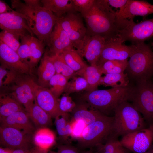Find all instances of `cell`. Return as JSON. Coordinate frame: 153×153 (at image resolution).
Masks as SVG:
<instances>
[{
	"instance_id": "obj_1",
	"label": "cell",
	"mask_w": 153,
	"mask_h": 153,
	"mask_svg": "<svg viewBox=\"0 0 153 153\" xmlns=\"http://www.w3.org/2000/svg\"><path fill=\"white\" fill-rule=\"evenodd\" d=\"M11 0L12 9L26 20L34 35L46 44L56 23L57 18L44 7L41 1Z\"/></svg>"
},
{
	"instance_id": "obj_2",
	"label": "cell",
	"mask_w": 153,
	"mask_h": 153,
	"mask_svg": "<svg viewBox=\"0 0 153 153\" xmlns=\"http://www.w3.org/2000/svg\"><path fill=\"white\" fill-rule=\"evenodd\" d=\"M81 16L86 23V34L107 39L118 37L122 21L105 0H95L89 10Z\"/></svg>"
},
{
	"instance_id": "obj_3",
	"label": "cell",
	"mask_w": 153,
	"mask_h": 153,
	"mask_svg": "<svg viewBox=\"0 0 153 153\" xmlns=\"http://www.w3.org/2000/svg\"><path fill=\"white\" fill-rule=\"evenodd\" d=\"M133 50L125 71L130 82L151 80L153 76V51L145 42L132 44Z\"/></svg>"
},
{
	"instance_id": "obj_4",
	"label": "cell",
	"mask_w": 153,
	"mask_h": 153,
	"mask_svg": "<svg viewBox=\"0 0 153 153\" xmlns=\"http://www.w3.org/2000/svg\"><path fill=\"white\" fill-rule=\"evenodd\" d=\"M133 86L130 83L126 87L87 92L82 98L88 106L101 112L114 110L121 102L129 101Z\"/></svg>"
},
{
	"instance_id": "obj_5",
	"label": "cell",
	"mask_w": 153,
	"mask_h": 153,
	"mask_svg": "<svg viewBox=\"0 0 153 153\" xmlns=\"http://www.w3.org/2000/svg\"><path fill=\"white\" fill-rule=\"evenodd\" d=\"M113 131L122 137L146 128L144 119L128 101H124L114 110Z\"/></svg>"
},
{
	"instance_id": "obj_6",
	"label": "cell",
	"mask_w": 153,
	"mask_h": 153,
	"mask_svg": "<svg viewBox=\"0 0 153 153\" xmlns=\"http://www.w3.org/2000/svg\"><path fill=\"white\" fill-rule=\"evenodd\" d=\"M114 117L106 115L87 125L81 137L78 145L80 148H90L99 145L113 131Z\"/></svg>"
},
{
	"instance_id": "obj_7",
	"label": "cell",
	"mask_w": 153,
	"mask_h": 153,
	"mask_svg": "<svg viewBox=\"0 0 153 153\" xmlns=\"http://www.w3.org/2000/svg\"><path fill=\"white\" fill-rule=\"evenodd\" d=\"M129 101L149 124L153 123V84L151 80L133 84Z\"/></svg>"
},
{
	"instance_id": "obj_8",
	"label": "cell",
	"mask_w": 153,
	"mask_h": 153,
	"mask_svg": "<svg viewBox=\"0 0 153 153\" xmlns=\"http://www.w3.org/2000/svg\"><path fill=\"white\" fill-rule=\"evenodd\" d=\"M106 39L99 35L86 34L81 40L73 45L82 58H84L90 65L96 66L105 44Z\"/></svg>"
},
{
	"instance_id": "obj_9",
	"label": "cell",
	"mask_w": 153,
	"mask_h": 153,
	"mask_svg": "<svg viewBox=\"0 0 153 153\" xmlns=\"http://www.w3.org/2000/svg\"><path fill=\"white\" fill-rule=\"evenodd\" d=\"M122 145L135 153H144L151 147L153 142V123L145 128L122 137Z\"/></svg>"
},
{
	"instance_id": "obj_10",
	"label": "cell",
	"mask_w": 153,
	"mask_h": 153,
	"mask_svg": "<svg viewBox=\"0 0 153 153\" xmlns=\"http://www.w3.org/2000/svg\"><path fill=\"white\" fill-rule=\"evenodd\" d=\"M153 36V18L135 23L132 20L129 24L121 30L118 37L124 43L126 41L132 44L144 42Z\"/></svg>"
},
{
	"instance_id": "obj_11",
	"label": "cell",
	"mask_w": 153,
	"mask_h": 153,
	"mask_svg": "<svg viewBox=\"0 0 153 153\" xmlns=\"http://www.w3.org/2000/svg\"><path fill=\"white\" fill-rule=\"evenodd\" d=\"M27 74H19L14 82L9 94L26 109L35 102L34 86L36 83Z\"/></svg>"
},
{
	"instance_id": "obj_12",
	"label": "cell",
	"mask_w": 153,
	"mask_h": 153,
	"mask_svg": "<svg viewBox=\"0 0 153 153\" xmlns=\"http://www.w3.org/2000/svg\"><path fill=\"white\" fill-rule=\"evenodd\" d=\"M123 43L118 37L107 39L96 66L108 61L128 60L132 53L133 46Z\"/></svg>"
},
{
	"instance_id": "obj_13",
	"label": "cell",
	"mask_w": 153,
	"mask_h": 153,
	"mask_svg": "<svg viewBox=\"0 0 153 153\" xmlns=\"http://www.w3.org/2000/svg\"><path fill=\"white\" fill-rule=\"evenodd\" d=\"M31 135L9 127H0V143L5 147L12 149H29Z\"/></svg>"
},
{
	"instance_id": "obj_14",
	"label": "cell",
	"mask_w": 153,
	"mask_h": 153,
	"mask_svg": "<svg viewBox=\"0 0 153 153\" xmlns=\"http://www.w3.org/2000/svg\"><path fill=\"white\" fill-rule=\"evenodd\" d=\"M57 22L66 33L73 45L82 40L87 33L82 18L76 12L68 13L57 18Z\"/></svg>"
},
{
	"instance_id": "obj_15",
	"label": "cell",
	"mask_w": 153,
	"mask_h": 153,
	"mask_svg": "<svg viewBox=\"0 0 153 153\" xmlns=\"http://www.w3.org/2000/svg\"><path fill=\"white\" fill-rule=\"evenodd\" d=\"M35 102L46 112L52 118H55L62 114L59 106V101L49 89L35 83L34 86Z\"/></svg>"
},
{
	"instance_id": "obj_16",
	"label": "cell",
	"mask_w": 153,
	"mask_h": 153,
	"mask_svg": "<svg viewBox=\"0 0 153 153\" xmlns=\"http://www.w3.org/2000/svg\"><path fill=\"white\" fill-rule=\"evenodd\" d=\"M0 59L1 65L19 74L28 75L31 71L29 65L22 60L17 52L1 41Z\"/></svg>"
},
{
	"instance_id": "obj_17",
	"label": "cell",
	"mask_w": 153,
	"mask_h": 153,
	"mask_svg": "<svg viewBox=\"0 0 153 153\" xmlns=\"http://www.w3.org/2000/svg\"><path fill=\"white\" fill-rule=\"evenodd\" d=\"M0 27L2 30L15 32L21 37L27 35V32L31 36L34 35L25 19L15 10L11 13L0 14Z\"/></svg>"
},
{
	"instance_id": "obj_18",
	"label": "cell",
	"mask_w": 153,
	"mask_h": 153,
	"mask_svg": "<svg viewBox=\"0 0 153 153\" xmlns=\"http://www.w3.org/2000/svg\"><path fill=\"white\" fill-rule=\"evenodd\" d=\"M116 12L119 18L131 20L135 16H145L153 14V5L144 1L128 0L124 6Z\"/></svg>"
},
{
	"instance_id": "obj_19",
	"label": "cell",
	"mask_w": 153,
	"mask_h": 153,
	"mask_svg": "<svg viewBox=\"0 0 153 153\" xmlns=\"http://www.w3.org/2000/svg\"><path fill=\"white\" fill-rule=\"evenodd\" d=\"M51 55H58L67 49L73 47L72 43L66 33L57 22L46 42Z\"/></svg>"
},
{
	"instance_id": "obj_20",
	"label": "cell",
	"mask_w": 153,
	"mask_h": 153,
	"mask_svg": "<svg viewBox=\"0 0 153 153\" xmlns=\"http://www.w3.org/2000/svg\"><path fill=\"white\" fill-rule=\"evenodd\" d=\"M25 110L17 112L0 120L1 126L13 128L31 135L35 128Z\"/></svg>"
},
{
	"instance_id": "obj_21",
	"label": "cell",
	"mask_w": 153,
	"mask_h": 153,
	"mask_svg": "<svg viewBox=\"0 0 153 153\" xmlns=\"http://www.w3.org/2000/svg\"><path fill=\"white\" fill-rule=\"evenodd\" d=\"M56 74L51 56L46 51L37 69L38 85L48 88L50 80Z\"/></svg>"
},
{
	"instance_id": "obj_22",
	"label": "cell",
	"mask_w": 153,
	"mask_h": 153,
	"mask_svg": "<svg viewBox=\"0 0 153 153\" xmlns=\"http://www.w3.org/2000/svg\"><path fill=\"white\" fill-rule=\"evenodd\" d=\"M88 107L85 103L76 105L72 112L71 120L82 121L87 125L105 115L97 110L91 108L88 109Z\"/></svg>"
},
{
	"instance_id": "obj_23",
	"label": "cell",
	"mask_w": 153,
	"mask_h": 153,
	"mask_svg": "<svg viewBox=\"0 0 153 153\" xmlns=\"http://www.w3.org/2000/svg\"><path fill=\"white\" fill-rule=\"evenodd\" d=\"M41 2L44 7L58 18L69 12H76L72 0H42Z\"/></svg>"
},
{
	"instance_id": "obj_24",
	"label": "cell",
	"mask_w": 153,
	"mask_h": 153,
	"mask_svg": "<svg viewBox=\"0 0 153 153\" xmlns=\"http://www.w3.org/2000/svg\"><path fill=\"white\" fill-rule=\"evenodd\" d=\"M25 110L37 129L51 124L52 117L35 102Z\"/></svg>"
},
{
	"instance_id": "obj_25",
	"label": "cell",
	"mask_w": 153,
	"mask_h": 153,
	"mask_svg": "<svg viewBox=\"0 0 153 153\" xmlns=\"http://www.w3.org/2000/svg\"><path fill=\"white\" fill-rule=\"evenodd\" d=\"M102 74L97 66L88 65L76 72L75 75L82 77L85 79L88 84L86 91L90 92L97 89Z\"/></svg>"
},
{
	"instance_id": "obj_26",
	"label": "cell",
	"mask_w": 153,
	"mask_h": 153,
	"mask_svg": "<svg viewBox=\"0 0 153 153\" xmlns=\"http://www.w3.org/2000/svg\"><path fill=\"white\" fill-rule=\"evenodd\" d=\"M26 110L23 106L9 94L1 93L0 119L6 117L20 111Z\"/></svg>"
},
{
	"instance_id": "obj_27",
	"label": "cell",
	"mask_w": 153,
	"mask_h": 153,
	"mask_svg": "<svg viewBox=\"0 0 153 153\" xmlns=\"http://www.w3.org/2000/svg\"><path fill=\"white\" fill-rule=\"evenodd\" d=\"M55 138L54 132L46 127L37 129L35 132L33 140L38 148L46 151L54 144Z\"/></svg>"
},
{
	"instance_id": "obj_28",
	"label": "cell",
	"mask_w": 153,
	"mask_h": 153,
	"mask_svg": "<svg viewBox=\"0 0 153 153\" xmlns=\"http://www.w3.org/2000/svg\"><path fill=\"white\" fill-rule=\"evenodd\" d=\"M130 84V80L128 75L123 73L105 74L104 76L101 77L99 86L118 88L127 86Z\"/></svg>"
},
{
	"instance_id": "obj_29",
	"label": "cell",
	"mask_w": 153,
	"mask_h": 153,
	"mask_svg": "<svg viewBox=\"0 0 153 153\" xmlns=\"http://www.w3.org/2000/svg\"><path fill=\"white\" fill-rule=\"evenodd\" d=\"M60 55L67 64L75 72L88 65L73 47L65 50Z\"/></svg>"
},
{
	"instance_id": "obj_30",
	"label": "cell",
	"mask_w": 153,
	"mask_h": 153,
	"mask_svg": "<svg viewBox=\"0 0 153 153\" xmlns=\"http://www.w3.org/2000/svg\"><path fill=\"white\" fill-rule=\"evenodd\" d=\"M45 44L37 38L30 35L29 45L31 50V57L29 65L30 69L38 62L44 52Z\"/></svg>"
},
{
	"instance_id": "obj_31",
	"label": "cell",
	"mask_w": 153,
	"mask_h": 153,
	"mask_svg": "<svg viewBox=\"0 0 153 153\" xmlns=\"http://www.w3.org/2000/svg\"><path fill=\"white\" fill-rule=\"evenodd\" d=\"M128 64V60H110L97 65L102 74H118L124 73Z\"/></svg>"
},
{
	"instance_id": "obj_32",
	"label": "cell",
	"mask_w": 153,
	"mask_h": 153,
	"mask_svg": "<svg viewBox=\"0 0 153 153\" xmlns=\"http://www.w3.org/2000/svg\"><path fill=\"white\" fill-rule=\"evenodd\" d=\"M55 118L56 127L59 135L65 139L71 136L72 128L68 113H63L60 114Z\"/></svg>"
},
{
	"instance_id": "obj_33",
	"label": "cell",
	"mask_w": 153,
	"mask_h": 153,
	"mask_svg": "<svg viewBox=\"0 0 153 153\" xmlns=\"http://www.w3.org/2000/svg\"><path fill=\"white\" fill-rule=\"evenodd\" d=\"M68 82V80L65 77L61 75L56 74L50 80L48 88L58 99L64 92Z\"/></svg>"
},
{
	"instance_id": "obj_34",
	"label": "cell",
	"mask_w": 153,
	"mask_h": 153,
	"mask_svg": "<svg viewBox=\"0 0 153 153\" xmlns=\"http://www.w3.org/2000/svg\"><path fill=\"white\" fill-rule=\"evenodd\" d=\"M50 56L56 74L62 75L68 80L75 75V72L67 64L60 54Z\"/></svg>"
},
{
	"instance_id": "obj_35",
	"label": "cell",
	"mask_w": 153,
	"mask_h": 153,
	"mask_svg": "<svg viewBox=\"0 0 153 153\" xmlns=\"http://www.w3.org/2000/svg\"><path fill=\"white\" fill-rule=\"evenodd\" d=\"M21 37L15 32L3 30L0 33V41L17 52L20 45L19 39Z\"/></svg>"
},
{
	"instance_id": "obj_36",
	"label": "cell",
	"mask_w": 153,
	"mask_h": 153,
	"mask_svg": "<svg viewBox=\"0 0 153 153\" xmlns=\"http://www.w3.org/2000/svg\"><path fill=\"white\" fill-rule=\"evenodd\" d=\"M68 82L64 92L65 94H69L76 92H78L84 90H87L88 88V83L83 77L74 75Z\"/></svg>"
},
{
	"instance_id": "obj_37",
	"label": "cell",
	"mask_w": 153,
	"mask_h": 153,
	"mask_svg": "<svg viewBox=\"0 0 153 153\" xmlns=\"http://www.w3.org/2000/svg\"><path fill=\"white\" fill-rule=\"evenodd\" d=\"M30 35H26L21 37L20 45L17 52L22 60L28 65L31 57L29 45Z\"/></svg>"
},
{
	"instance_id": "obj_38",
	"label": "cell",
	"mask_w": 153,
	"mask_h": 153,
	"mask_svg": "<svg viewBox=\"0 0 153 153\" xmlns=\"http://www.w3.org/2000/svg\"><path fill=\"white\" fill-rule=\"evenodd\" d=\"M19 74L6 66L1 65L0 67V86L12 83Z\"/></svg>"
},
{
	"instance_id": "obj_39",
	"label": "cell",
	"mask_w": 153,
	"mask_h": 153,
	"mask_svg": "<svg viewBox=\"0 0 153 153\" xmlns=\"http://www.w3.org/2000/svg\"><path fill=\"white\" fill-rule=\"evenodd\" d=\"M58 101L59 109L64 113L72 112L76 105L69 95L66 94L63 95Z\"/></svg>"
},
{
	"instance_id": "obj_40",
	"label": "cell",
	"mask_w": 153,
	"mask_h": 153,
	"mask_svg": "<svg viewBox=\"0 0 153 153\" xmlns=\"http://www.w3.org/2000/svg\"><path fill=\"white\" fill-rule=\"evenodd\" d=\"M95 1V0H72L75 11L80 12L81 15L89 10Z\"/></svg>"
},
{
	"instance_id": "obj_41",
	"label": "cell",
	"mask_w": 153,
	"mask_h": 153,
	"mask_svg": "<svg viewBox=\"0 0 153 153\" xmlns=\"http://www.w3.org/2000/svg\"><path fill=\"white\" fill-rule=\"evenodd\" d=\"M122 146L120 141L116 139H112L101 146L97 153H114Z\"/></svg>"
},
{
	"instance_id": "obj_42",
	"label": "cell",
	"mask_w": 153,
	"mask_h": 153,
	"mask_svg": "<svg viewBox=\"0 0 153 153\" xmlns=\"http://www.w3.org/2000/svg\"><path fill=\"white\" fill-rule=\"evenodd\" d=\"M72 133L71 136L74 138L79 139L83 131L87 126L83 121L71 120Z\"/></svg>"
},
{
	"instance_id": "obj_43",
	"label": "cell",
	"mask_w": 153,
	"mask_h": 153,
	"mask_svg": "<svg viewBox=\"0 0 153 153\" xmlns=\"http://www.w3.org/2000/svg\"><path fill=\"white\" fill-rule=\"evenodd\" d=\"M108 4L111 7L122 8L127 3L128 0H105Z\"/></svg>"
},
{
	"instance_id": "obj_44",
	"label": "cell",
	"mask_w": 153,
	"mask_h": 153,
	"mask_svg": "<svg viewBox=\"0 0 153 153\" xmlns=\"http://www.w3.org/2000/svg\"><path fill=\"white\" fill-rule=\"evenodd\" d=\"M57 153H79L75 147L69 145H63L58 148Z\"/></svg>"
},
{
	"instance_id": "obj_45",
	"label": "cell",
	"mask_w": 153,
	"mask_h": 153,
	"mask_svg": "<svg viewBox=\"0 0 153 153\" xmlns=\"http://www.w3.org/2000/svg\"><path fill=\"white\" fill-rule=\"evenodd\" d=\"M14 11L4 1L0 0V14L11 13L14 12Z\"/></svg>"
},
{
	"instance_id": "obj_46",
	"label": "cell",
	"mask_w": 153,
	"mask_h": 153,
	"mask_svg": "<svg viewBox=\"0 0 153 153\" xmlns=\"http://www.w3.org/2000/svg\"><path fill=\"white\" fill-rule=\"evenodd\" d=\"M7 148L10 153H35L34 150H30L21 149H12Z\"/></svg>"
},
{
	"instance_id": "obj_47",
	"label": "cell",
	"mask_w": 153,
	"mask_h": 153,
	"mask_svg": "<svg viewBox=\"0 0 153 153\" xmlns=\"http://www.w3.org/2000/svg\"><path fill=\"white\" fill-rule=\"evenodd\" d=\"M126 149L122 146L119 147L114 153H128Z\"/></svg>"
},
{
	"instance_id": "obj_48",
	"label": "cell",
	"mask_w": 153,
	"mask_h": 153,
	"mask_svg": "<svg viewBox=\"0 0 153 153\" xmlns=\"http://www.w3.org/2000/svg\"><path fill=\"white\" fill-rule=\"evenodd\" d=\"M35 153H47L45 150H42L38 148L34 150Z\"/></svg>"
},
{
	"instance_id": "obj_49",
	"label": "cell",
	"mask_w": 153,
	"mask_h": 153,
	"mask_svg": "<svg viewBox=\"0 0 153 153\" xmlns=\"http://www.w3.org/2000/svg\"><path fill=\"white\" fill-rule=\"evenodd\" d=\"M146 152V153H153V145L151 146L149 149Z\"/></svg>"
},
{
	"instance_id": "obj_50",
	"label": "cell",
	"mask_w": 153,
	"mask_h": 153,
	"mask_svg": "<svg viewBox=\"0 0 153 153\" xmlns=\"http://www.w3.org/2000/svg\"><path fill=\"white\" fill-rule=\"evenodd\" d=\"M150 45L151 47H152V48H153V41L151 42Z\"/></svg>"
},
{
	"instance_id": "obj_51",
	"label": "cell",
	"mask_w": 153,
	"mask_h": 153,
	"mask_svg": "<svg viewBox=\"0 0 153 153\" xmlns=\"http://www.w3.org/2000/svg\"><path fill=\"white\" fill-rule=\"evenodd\" d=\"M151 80H152V81L153 84V76L152 77V79H151Z\"/></svg>"
},
{
	"instance_id": "obj_52",
	"label": "cell",
	"mask_w": 153,
	"mask_h": 153,
	"mask_svg": "<svg viewBox=\"0 0 153 153\" xmlns=\"http://www.w3.org/2000/svg\"><path fill=\"white\" fill-rule=\"evenodd\" d=\"M86 153H90V152H88Z\"/></svg>"
},
{
	"instance_id": "obj_53",
	"label": "cell",
	"mask_w": 153,
	"mask_h": 153,
	"mask_svg": "<svg viewBox=\"0 0 153 153\" xmlns=\"http://www.w3.org/2000/svg\"><path fill=\"white\" fill-rule=\"evenodd\" d=\"M144 153H146V152Z\"/></svg>"
}]
</instances>
